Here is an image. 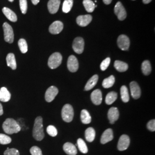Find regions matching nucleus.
I'll return each instance as SVG.
<instances>
[{
  "label": "nucleus",
  "mask_w": 155,
  "mask_h": 155,
  "mask_svg": "<svg viewBox=\"0 0 155 155\" xmlns=\"http://www.w3.org/2000/svg\"><path fill=\"white\" fill-rule=\"evenodd\" d=\"M114 66L115 68L119 72H125L128 69L127 63L120 61H115Z\"/></svg>",
  "instance_id": "obj_24"
},
{
  "label": "nucleus",
  "mask_w": 155,
  "mask_h": 155,
  "mask_svg": "<svg viewBox=\"0 0 155 155\" xmlns=\"http://www.w3.org/2000/svg\"><path fill=\"white\" fill-rule=\"evenodd\" d=\"M117 98V94L114 91H111L107 94L106 97L105 102L107 105H111Z\"/></svg>",
  "instance_id": "obj_27"
},
{
  "label": "nucleus",
  "mask_w": 155,
  "mask_h": 155,
  "mask_svg": "<svg viewBox=\"0 0 155 155\" xmlns=\"http://www.w3.org/2000/svg\"><path fill=\"white\" fill-rule=\"evenodd\" d=\"M33 5H37L40 1V0H31Z\"/></svg>",
  "instance_id": "obj_44"
},
{
  "label": "nucleus",
  "mask_w": 155,
  "mask_h": 155,
  "mask_svg": "<svg viewBox=\"0 0 155 155\" xmlns=\"http://www.w3.org/2000/svg\"><path fill=\"white\" fill-rule=\"evenodd\" d=\"M119 111L117 107H111L108 111L107 113V117L109 118V122L111 124H113L114 122L118 120L119 118Z\"/></svg>",
  "instance_id": "obj_13"
},
{
  "label": "nucleus",
  "mask_w": 155,
  "mask_h": 155,
  "mask_svg": "<svg viewBox=\"0 0 155 155\" xmlns=\"http://www.w3.org/2000/svg\"><path fill=\"white\" fill-rule=\"evenodd\" d=\"M2 127L6 134H12L18 133L21 130V127L16 120L13 118H7L3 123Z\"/></svg>",
  "instance_id": "obj_2"
},
{
  "label": "nucleus",
  "mask_w": 155,
  "mask_h": 155,
  "mask_svg": "<svg viewBox=\"0 0 155 155\" xmlns=\"http://www.w3.org/2000/svg\"><path fill=\"white\" fill-rule=\"evenodd\" d=\"M73 5V0H65L63 2L62 10L64 13H67L71 11Z\"/></svg>",
  "instance_id": "obj_33"
},
{
  "label": "nucleus",
  "mask_w": 155,
  "mask_h": 155,
  "mask_svg": "<svg viewBox=\"0 0 155 155\" xmlns=\"http://www.w3.org/2000/svg\"><path fill=\"white\" fill-rule=\"evenodd\" d=\"M83 6H84L86 11L91 13L94 11L95 9V4L91 0H84L83 1Z\"/></svg>",
  "instance_id": "obj_30"
},
{
  "label": "nucleus",
  "mask_w": 155,
  "mask_h": 155,
  "mask_svg": "<svg viewBox=\"0 0 155 155\" xmlns=\"http://www.w3.org/2000/svg\"><path fill=\"white\" fill-rule=\"evenodd\" d=\"M5 41L9 43H12L14 41V32L11 26L7 22L3 24Z\"/></svg>",
  "instance_id": "obj_5"
},
{
  "label": "nucleus",
  "mask_w": 155,
  "mask_h": 155,
  "mask_svg": "<svg viewBox=\"0 0 155 155\" xmlns=\"http://www.w3.org/2000/svg\"><path fill=\"white\" fill-rule=\"evenodd\" d=\"M115 82V78L113 75H111L109 78H107L104 80L102 82V86L105 88L108 89L112 87Z\"/></svg>",
  "instance_id": "obj_28"
},
{
  "label": "nucleus",
  "mask_w": 155,
  "mask_h": 155,
  "mask_svg": "<svg viewBox=\"0 0 155 155\" xmlns=\"http://www.w3.org/2000/svg\"><path fill=\"white\" fill-rule=\"evenodd\" d=\"M91 99L94 105H100L102 101V95L101 91L99 89L95 90L91 94Z\"/></svg>",
  "instance_id": "obj_16"
},
{
  "label": "nucleus",
  "mask_w": 155,
  "mask_h": 155,
  "mask_svg": "<svg viewBox=\"0 0 155 155\" xmlns=\"http://www.w3.org/2000/svg\"><path fill=\"white\" fill-rule=\"evenodd\" d=\"M141 70H142V72L145 75H150L152 71V68H151L150 61H145L143 62L142 66H141Z\"/></svg>",
  "instance_id": "obj_29"
},
{
  "label": "nucleus",
  "mask_w": 155,
  "mask_h": 155,
  "mask_svg": "<svg viewBox=\"0 0 155 155\" xmlns=\"http://www.w3.org/2000/svg\"><path fill=\"white\" fill-rule=\"evenodd\" d=\"M12 141V139L9 136L0 133V144L2 145L9 144Z\"/></svg>",
  "instance_id": "obj_35"
},
{
  "label": "nucleus",
  "mask_w": 155,
  "mask_h": 155,
  "mask_svg": "<svg viewBox=\"0 0 155 155\" xmlns=\"http://www.w3.org/2000/svg\"><path fill=\"white\" fill-rule=\"evenodd\" d=\"M63 29V24L60 21H56L53 22L49 27V31L53 35L61 33Z\"/></svg>",
  "instance_id": "obj_12"
},
{
  "label": "nucleus",
  "mask_w": 155,
  "mask_h": 155,
  "mask_svg": "<svg viewBox=\"0 0 155 155\" xmlns=\"http://www.w3.org/2000/svg\"><path fill=\"white\" fill-rule=\"evenodd\" d=\"M18 45L22 54H25L28 51V45L25 39H20L18 42Z\"/></svg>",
  "instance_id": "obj_34"
},
{
  "label": "nucleus",
  "mask_w": 155,
  "mask_h": 155,
  "mask_svg": "<svg viewBox=\"0 0 155 155\" xmlns=\"http://www.w3.org/2000/svg\"><path fill=\"white\" fill-rule=\"evenodd\" d=\"M58 89L55 86H51L47 90L45 94V99L47 102H51L55 99L58 94Z\"/></svg>",
  "instance_id": "obj_11"
},
{
  "label": "nucleus",
  "mask_w": 155,
  "mask_h": 155,
  "mask_svg": "<svg viewBox=\"0 0 155 155\" xmlns=\"http://www.w3.org/2000/svg\"><path fill=\"white\" fill-rule=\"evenodd\" d=\"M6 63L8 66L10 67L12 70H15L16 69V61L15 59V56L13 54L10 53L8 54L6 56Z\"/></svg>",
  "instance_id": "obj_22"
},
{
  "label": "nucleus",
  "mask_w": 155,
  "mask_h": 155,
  "mask_svg": "<svg viewBox=\"0 0 155 155\" xmlns=\"http://www.w3.org/2000/svg\"><path fill=\"white\" fill-rule=\"evenodd\" d=\"M121 100L125 103H127L129 101V95L127 88L125 86H122L120 90Z\"/></svg>",
  "instance_id": "obj_31"
},
{
  "label": "nucleus",
  "mask_w": 155,
  "mask_h": 155,
  "mask_svg": "<svg viewBox=\"0 0 155 155\" xmlns=\"http://www.w3.org/2000/svg\"><path fill=\"white\" fill-rule=\"evenodd\" d=\"M84 46V41L83 38L78 37L74 39L72 44V48L78 54H81L83 52Z\"/></svg>",
  "instance_id": "obj_8"
},
{
  "label": "nucleus",
  "mask_w": 155,
  "mask_h": 155,
  "mask_svg": "<svg viewBox=\"0 0 155 155\" xmlns=\"http://www.w3.org/2000/svg\"><path fill=\"white\" fill-rule=\"evenodd\" d=\"M47 132L52 137H55L58 134V130L53 125H49L47 127Z\"/></svg>",
  "instance_id": "obj_36"
},
{
  "label": "nucleus",
  "mask_w": 155,
  "mask_h": 155,
  "mask_svg": "<svg viewBox=\"0 0 155 155\" xmlns=\"http://www.w3.org/2000/svg\"><path fill=\"white\" fill-rule=\"evenodd\" d=\"M103 1L106 5H109L111 2L112 0H103Z\"/></svg>",
  "instance_id": "obj_43"
},
{
  "label": "nucleus",
  "mask_w": 155,
  "mask_h": 155,
  "mask_svg": "<svg viewBox=\"0 0 155 155\" xmlns=\"http://www.w3.org/2000/svg\"><path fill=\"white\" fill-rule=\"evenodd\" d=\"M147 128L151 132H155V120H152L148 122Z\"/></svg>",
  "instance_id": "obj_41"
},
{
  "label": "nucleus",
  "mask_w": 155,
  "mask_h": 155,
  "mask_svg": "<svg viewBox=\"0 0 155 155\" xmlns=\"http://www.w3.org/2000/svg\"><path fill=\"white\" fill-rule=\"evenodd\" d=\"M20 1V7L21 11L23 14H25L27 12L28 4L27 0H19Z\"/></svg>",
  "instance_id": "obj_37"
},
{
  "label": "nucleus",
  "mask_w": 155,
  "mask_h": 155,
  "mask_svg": "<svg viewBox=\"0 0 155 155\" xmlns=\"http://www.w3.org/2000/svg\"><path fill=\"white\" fill-rule=\"evenodd\" d=\"M113 139V133L111 129H107L103 133L101 139V144H105L111 141Z\"/></svg>",
  "instance_id": "obj_18"
},
{
  "label": "nucleus",
  "mask_w": 155,
  "mask_h": 155,
  "mask_svg": "<svg viewBox=\"0 0 155 155\" xmlns=\"http://www.w3.org/2000/svg\"><path fill=\"white\" fill-rule=\"evenodd\" d=\"M92 20V16L90 15L79 16L77 18V22L81 27H86Z\"/></svg>",
  "instance_id": "obj_15"
},
{
  "label": "nucleus",
  "mask_w": 155,
  "mask_h": 155,
  "mask_svg": "<svg viewBox=\"0 0 155 155\" xmlns=\"http://www.w3.org/2000/svg\"><path fill=\"white\" fill-rule=\"evenodd\" d=\"M8 1H9V2H13V1H14V0H8Z\"/></svg>",
  "instance_id": "obj_46"
},
{
  "label": "nucleus",
  "mask_w": 155,
  "mask_h": 155,
  "mask_svg": "<svg viewBox=\"0 0 155 155\" xmlns=\"http://www.w3.org/2000/svg\"><path fill=\"white\" fill-rule=\"evenodd\" d=\"M61 0H50L48 2V9L51 14H55L59 8Z\"/></svg>",
  "instance_id": "obj_17"
},
{
  "label": "nucleus",
  "mask_w": 155,
  "mask_h": 155,
  "mask_svg": "<svg viewBox=\"0 0 155 155\" xmlns=\"http://www.w3.org/2000/svg\"><path fill=\"white\" fill-rule=\"evenodd\" d=\"M2 12L4 14V15L6 17V18L12 22L17 21V17L16 15L14 13V12L12 11L9 8H8L6 7L2 9Z\"/></svg>",
  "instance_id": "obj_20"
},
{
  "label": "nucleus",
  "mask_w": 155,
  "mask_h": 155,
  "mask_svg": "<svg viewBox=\"0 0 155 155\" xmlns=\"http://www.w3.org/2000/svg\"><path fill=\"white\" fill-rule=\"evenodd\" d=\"M130 144V138L129 137L126 135L123 134L119 139L117 148L120 151H123L125 150H127Z\"/></svg>",
  "instance_id": "obj_9"
},
{
  "label": "nucleus",
  "mask_w": 155,
  "mask_h": 155,
  "mask_svg": "<svg viewBox=\"0 0 155 155\" xmlns=\"http://www.w3.org/2000/svg\"><path fill=\"white\" fill-rule=\"evenodd\" d=\"M133 1H134V0H133Z\"/></svg>",
  "instance_id": "obj_47"
},
{
  "label": "nucleus",
  "mask_w": 155,
  "mask_h": 155,
  "mask_svg": "<svg viewBox=\"0 0 155 155\" xmlns=\"http://www.w3.org/2000/svg\"><path fill=\"white\" fill-rule=\"evenodd\" d=\"M33 137L37 141H41L45 137L43 118L41 117H38L35 119L33 129Z\"/></svg>",
  "instance_id": "obj_1"
},
{
  "label": "nucleus",
  "mask_w": 155,
  "mask_h": 155,
  "mask_svg": "<svg viewBox=\"0 0 155 155\" xmlns=\"http://www.w3.org/2000/svg\"><path fill=\"white\" fill-rule=\"evenodd\" d=\"M77 145L79 150L83 153H87L88 152V148L84 141L82 139H78L77 140Z\"/></svg>",
  "instance_id": "obj_32"
},
{
  "label": "nucleus",
  "mask_w": 155,
  "mask_h": 155,
  "mask_svg": "<svg viewBox=\"0 0 155 155\" xmlns=\"http://www.w3.org/2000/svg\"><path fill=\"white\" fill-rule=\"evenodd\" d=\"M117 45L118 47L122 51H127L130 46V40L127 36L121 35L117 39Z\"/></svg>",
  "instance_id": "obj_7"
},
{
  "label": "nucleus",
  "mask_w": 155,
  "mask_h": 155,
  "mask_svg": "<svg viewBox=\"0 0 155 155\" xmlns=\"http://www.w3.org/2000/svg\"><path fill=\"white\" fill-rule=\"evenodd\" d=\"M4 113V111H3V107H2V105H1V104L0 103V116H2Z\"/></svg>",
  "instance_id": "obj_42"
},
{
  "label": "nucleus",
  "mask_w": 155,
  "mask_h": 155,
  "mask_svg": "<svg viewBox=\"0 0 155 155\" xmlns=\"http://www.w3.org/2000/svg\"><path fill=\"white\" fill-rule=\"evenodd\" d=\"M152 1V0H143V2H144L145 4H149L150 2Z\"/></svg>",
  "instance_id": "obj_45"
},
{
  "label": "nucleus",
  "mask_w": 155,
  "mask_h": 155,
  "mask_svg": "<svg viewBox=\"0 0 155 155\" xmlns=\"http://www.w3.org/2000/svg\"><path fill=\"white\" fill-rule=\"evenodd\" d=\"M63 150L67 155H76L77 154V150L75 146L71 143H66L64 144Z\"/></svg>",
  "instance_id": "obj_19"
},
{
  "label": "nucleus",
  "mask_w": 155,
  "mask_h": 155,
  "mask_svg": "<svg viewBox=\"0 0 155 155\" xmlns=\"http://www.w3.org/2000/svg\"><path fill=\"white\" fill-rule=\"evenodd\" d=\"M67 68L70 72L77 71L79 68V63L77 58L74 55L69 56L67 61Z\"/></svg>",
  "instance_id": "obj_10"
},
{
  "label": "nucleus",
  "mask_w": 155,
  "mask_h": 155,
  "mask_svg": "<svg viewBox=\"0 0 155 155\" xmlns=\"http://www.w3.org/2000/svg\"><path fill=\"white\" fill-rule=\"evenodd\" d=\"M81 119L84 124H89L91 121V117L88 111L82 110L81 113Z\"/></svg>",
  "instance_id": "obj_26"
},
{
  "label": "nucleus",
  "mask_w": 155,
  "mask_h": 155,
  "mask_svg": "<svg viewBox=\"0 0 155 155\" xmlns=\"http://www.w3.org/2000/svg\"><path fill=\"white\" fill-rule=\"evenodd\" d=\"M114 13L118 20H124L127 17V12L121 2H118L114 7Z\"/></svg>",
  "instance_id": "obj_6"
},
{
  "label": "nucleus",
  "mask_w": 155,
  "mask_h": 155,
  "mask_svg": "<svg viewBox=\"0 0 155 155\" xmlns=\"http://www.w3.org/2000/svg\"><path fill=\"white\" fill-rule=\"evenodd\" d=\"M4 155H20L19 151L15 148H8L4 153Z\"/></svg>",
  "instance_id": "obj_40"
},
{
  "label": "nucleus",
  "mask_w": 155,
  "mask_h": 155,
  "mask_svg": "<svg viewBox=\"0 0 155 155\" xmlns=\"http://www.w3.org/2000/svg\"><path fill=\"white\" fill-rule=\"evenodd\" d=\"M30 153L32 155H43L41 150L38 147L34 146L30 150Z\"/></svg>",
  "instance_id": "obj_39"
},
{
  "label": "nucleus",
  "mask_w": 155,
  "mask_h": 155,
  "mask_svg": "<svg viewBox=\"0 0 155 155\" xmlns=\"http://www.w3.org/2000/svg\"><path fill=\"white\" fill-rule=\"evenodd\" d=\"M130 88L131 91V95L134 99H139L141 96V89L136 82H132L130 83Z\"/></svg>",
  "instance_id": "obj_14"
},
{
  "label": "nucleus",
  "mask_w": 155,
  "mask_h": 155,
  "mask_svg": "<svg viewBox=\"0 0 155 155\" xmlns=\"http://www.w3.org/2000/svg\"><path fill=\"white\" fill-rule=\"evenodd\" d=\"M95 137V132L93 127H89L85 131V138L86 140L91 143L94 140Z\"/></svg>",
  "instance_id": "obj_25"
},
{
  "label": "nucleus",
  "mask_w": 155,
  "mask_h": 155,
  "mask_svg": "<svg viewBox=\"0 0 155 155\" xmlns=\"http://www.w3.org/2000/svg\"><path fill=\"white\" fill-rule=\"evenodd\" d=\"M110 58H106L105 59L104 61H103L101 63V69L102 71H105L106 70L107 67L109 66L110 64Z\"/></svg>",
  "instance_id": "obj_38"
},
{
  "label": "nucleus",
  "mask_w": 155,
  "mask_h": 155,
  "mask_svg": "<svg viewBox=\"0 0 155 155\" xmlns=\"http://www.w3.org/2000/svg\"><path fill=\"white\" fill-rule=\"evenodd\" d=\"M98 76L97 75H93L87 81L84 87V90L89 91L91 90L96 85V84L98 82Z\"/></svg>",
  "instance_id": "obj_23"
},
{
  "label": "nucleus",
  "mask_w": 155,
  "mask_h": 155,
  "mask_svg": "<svg viewBox=\"0 0 155 155\" xmlns=\"http://www.w3.org/2000/svg\"><path fill=\"white\" fill-rule=\"evenodd\" d=\"M74 112L72 106L69 104H66L63 107L61 110V117L65 122H71L74 118Z\"/></svg>",
  "instance_id": "obj_3"
},
{
  "label": "nucleus",
  "mask_w": 155,
  "mask_h": 155,
  "mask_svg": "<svg viewBox=\"0 0 155 155\" xmlns=\"http://www.w3.org/2000/svg\"><path fill=\"white\" fill-rule=\"evenodd\" d=\"M11 95L9 91L5 87L0 89V101L2 102H6L11 100Z\"/></svg>",
  "instance_id": "obj_21"
},
{
  "label": "nucleus",
  "mask_w": 155,
  "mask_h": 155,
  "mask_svg": "<svg viewBox=\"0 0 155 155\" xmlns=\"http://www.w3.org/2000/svg\"><path fill=\"white\" fill-rule=\"evenodd\" d=\"M62 56L59 52H55L50 56L48 65L51 69H55L61 64Z\"/></svg>",
  "instance_id": "obj_4"
}]
</instances>
